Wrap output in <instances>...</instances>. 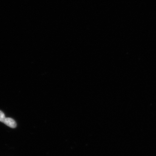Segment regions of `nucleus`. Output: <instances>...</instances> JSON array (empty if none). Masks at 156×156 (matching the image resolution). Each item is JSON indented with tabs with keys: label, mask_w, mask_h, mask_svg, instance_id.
<instances>
[{
	"label": "nucleus",
	"mask_w": 156,
	"mask_h": 156,
	"mask_svg": "<svg viewBox=\"0 0 156 156\" xmlns=\"http://www.w3.org/2000/svg\"><path fill=\"white\" fill-rule=\"evenodd\" d=\"M4 124L11 128H14L17 127V124L15 121L10 118H7Z\"/></svg>",
	"instance_id": "f257e3e1"
},
{
	"label": "nucleus",
	"mask_w": 156,
	"mask_h": 156,
	"mask_svg": "<svg viewBox=\"0 0 156 156\" xmlns=\"http://www.w3.org/2000/svg\"><path fill=\"white\" fill-rule=\"evenodd\" d=\"M7 118H6L5 114L2 111L0 110V122L5 123Z\"/></svg>",
	"instance_id": "f03ea898"
}]
</instances>
